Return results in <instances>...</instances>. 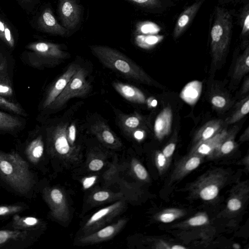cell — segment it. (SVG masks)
I'll return each mask as SVG.
<instances>
[{"label": "cell", "mask_w": 249, "mask_h": 249, "mask_svg": "<svg viewBox=\"0 0 249 249\" xmlns=\"http://www.w3.org/2000/svg\"><path fill=\"white\" fill-rule=\"evenodd\" d=\"M0 178L22 195L27 194L34 184L28 163L15 152L0 151Z\"/></svg>", "instance_id": "obj_1"}, {"label": "cell", "mask_w": 249, "mask_h": 249, "mask_svg": "<svg viewBox=\"0 0 249 249\" xmlns=\"http://www.w3.org/2000/svg\"><path fill=\"white\" fill-rule=\"evenodd\" d=\"M90 49L107 68L126 78L145 84H152L151 78L141 67L119 51L102 45H92Z\"/></svg>", "instance_id": "obj_2"}, {"label": "cell", "mask_w": 249, "mask_h": 249, "mask_svg": "<svg viewBox=\"0 0 249 249\" xmlns=\"http://www.w3.org/2000/svg\"><path fill=\"white\" fill-rule=\"evenodd\" d=\"M232 26V17L229 12L222 7H217L211 30V53L214 64L221 60L228 51Z\"/></svg>", "instance_id": "obj_3"}, {"label": "cell", "mask_w": 249, "mask_h": 249, "mask_svg": "<svg viewBox=\"0 0 249 249\" xmlns=\"http://www.w3.org/2000/svg\"><path fill=\"white\" fill-rule=\"evenodd\" d=\"M228 177V173L223 169L217 168L210 170L192 182L188 191L193 198L213 202L218 197Z\"/></svg>", "instance_id": "obj_4"}, {"label": "cell", "mask_w": 249, "mask_h": 249, "mask_svg": "<svg viewBox=\"0 0 249 249\" xmlns=\"http://www.w3.org/2000/svg\"><path fill=\"white\" fill-rule=\"evenodd\" d=\"M68 124H60L47 135L48 150L50 154L64 163L75 164L81 160L80 147L71 145L68 139Z\"/></svg>", "instance_id": "obj_5"}, {"label": "cell", "mask_w": 249, "mask_h": 249, "mask_svg": "<svg viewBox=\"0 0 249 249\" xmlns=\"http://www.w3.org/2000/svg\"><path fill=\"white\" fill-rule=\"evenodd\" d=\"M29 50L25 54L28 64L38 69L43 68L56 61L65 58L68 53L63 51L60 45L48 42H36L27 47Z\"/></svg>", "instance_id": "obj_6"}, {"label": "cell", "mask_w": 249, "mask_h": 249, "mask_svg": "<svg viewBox=\"0 0 249 249\" xmlns=\"http://www.w3.org/2000/svg\"><path fill=\"white\" fill-rule=\"evenodd\" d=\"M90 88V85L86 79V71L79 67L64 90L48 108L56 109L72 98L83 97L88 94Z\"/></svg>", "instance_id": "obj_7"}, {"label": "cell", "mask_w": 249, "mask_h": 249, "mask_svg": "<svg viewBox=\"0 0 249 249\" xmlns=\"http://www.w3.org/2000/svg\"><path fill=\"white\" fill-rule=\"evenodd\" d=\"M124 207L125 202L119 200L95 212L84 224L82 228L84 234L92 233L103 228L119 214Z\"/></svg>", "instance_id": "obj_8"}, {"label": "cell", "mask_w": 249, "mask_h": 249, "mask_svg": "<svg viewBox=\"0 0 249 249\" xmlns=\"http://www.w3.org/2000/svg\"><path fill=\"white\" fill-rule=\"evenodd\" d=\"M43 194L52 215L59 221H68L70 216V210L63 191L59 188L52 187L45 189Z\"/></svg>", "instance_id": "obj_9"}, {"label": "cell", "mask_w": 249, "mask_h": 249, "mask_svg": "<svg viewBox=\"0 0 249 249\" xmlns=\"http://www.w3.org/2000/svg\"><path fill=\"white\" fill-rule=\"evenodd\" d=\"M36 230H0V249L30 245L35 239Z\"/></svg>", "instance_id": "obj_10"}, {"label": "cell", "mask_w": 249, "mask_h": 249, "mask_svg": "<svg viewBox=\"0 0 249 249\" xmlns=\"http://www.w3.org/2000/svg\"><path fill=\"white\" fill-rule=\"evenodd\" d=\"M249 198L248 180L237 182L230 190L227 202L226 213L233 215L240 213L247 204Z\"/></svg>", "instance_id": "obj_11"}, {"label": "cell", "mask_w": 249, "mask_h": 249, "mask_svg": "<svg viewBox=\"0 0 249 249\" xmlns=\"http://www.w3.org/2000/svg\"><path fill=\"white\" fill-rule=\"evenodd\" d=\"M126 222L125 219H121L116 223L92 233L82 235L79 238L78 242L83 244H91L110 239L121 231Z\"/></svg>", "instance_id": "obj_12"}, {"label": "cell", "mask_w": 249, "mask_h": 249, "mask_svg": "<svg viewBox=\"0 0 249 249\" xmlns=\"http://www.w3.org/2000/svg\"><path fill=\"white\" fill-rule=\"evenodd\" d=\"M79 67V65L76 64H71L68 67L66 71L52 85L47 92L42 104L41 108L43 109H47L55 101L58 96L64 90Z\"/></svg>", "instance_id": "obj_13"}, {"label": "cell", "mask_w": 249, "mask_h": 249, "mask_svg": "<svg viewBox=\"0 0 249 249\" xmlns=\"http://www.w3.org/2000/svg\"><path fill=\"white\" fill-rule=\"evenodd\" d=\"M58 11L63 27L67 30L75 28L80 17V8L76 1L59 0Z\"/></svg>", "instance_id": "obj_14"}, {"label": "cell", "mask_w": 249, "mask_h": 249, "mask_svg": "<svg viewBox=\"0 0 249 249\" xmlns=\"http://www.w3.org/2000/svg\"><path fill=\"white\" fill-rule=\"evenodd\" d=\"M204 158L190 153L182 158L176 165L171 175L169 183L179 181L197 168Z\"/></svg>", "instance_id": "obj_15"}, {"label": "cell", "mask_w": 249, "mask_h": 249, "mask_svg": "<svg viewBox=\"0 0 249 249\" xmlns=\"http://www.w3.org/2000/svg\"><path fill=\"white\" fill-rule=\"evenodd\" d=\"M230 131L226 128H222L211 138L194 145L190 153L212 160L216 149L228 135Z\"/></svg>", "instance_id": "obj_16"}, {"label": "cell", "mask_w": 249, "mask_h": 249, "mask_svg": "<svg viewBox=\"0 0 249 249\" xmlns=\"http://www.w3.org/2000/svg\"><path fill=\"white\" fill-rule=\"evenodd\" d=\"M91 132L104 144L111 148H118L122 145L121 141L104 122L98 121L90 127Z\"/></svg>", "instance_id": "obj_17"}, {"label": "cell", "mask_w": 249, "mask_h": 249, "mask_svg": "<svg viewBox=\"0 0 249 249\" xmlns=\"http://www.w3.org/2000/svg\"><path fill=\"white\" fill-rule=\"evenodd\" d=\"M39 28L45 32L59 36H65L68 30L61 25L50 8H45L38 19Z\"/></svg>", "instance_id": "obj_18"}, {"label": "cell", "mask_w": 249, "mask_h": 249, "mask_svg": "<svg viewBox=\"0 0 249 249\" xmlns=\"http://www.w3.org/2000/svg\"><path fill=\"white\" fill-rule=\"evenodd\" d=\"M205 0H197L179 15L173 31L174 39L179 37L191 23Z\"/></svg>", "instance_id": "obj_19"}, {"label": "cell", "mask_w": 249, "mask_h": 249, "mask_svg": "<svg viewBox=\"0 0 249 249\" xmlns=\"http://www.w3.org/2000/svg\"><path fill=\"white\" fill-rule=\"evenodd\" d=\"M172 111L170 107L164 108L157 116L154 124L156 138L161 140L170 133L172 126Z\"/></svg>", "instance_id": "obj_20"}, {"label": "cell", "mask_w": 249, "mask_h": 249, "mask_svg": "<svg viewBox=\"0 0 249 249\" xmlns=\"http://www.w3.org/2000/svg\"><path fill=\"white\" fill-rule=\"evenodd\" d=\"M112 85L114 89L126 100L137 104L145 103V95L137 88L120 82H114Z\"/></svg>", "instance_id": "obj_21"}, {"label": "cell", "mask_w": 249, "mask_h": 249, "mask_svg": "<svg viewBox=\"0 0 249 249\" xmlns=\"http://www.w3.org/2000/svg\"><path fill=\"white\" fill-rule=\"evenodd\" d=\"M44 151V144L41 135L33 138L27 143L25 153L28 160L34 164L39 163Z\"/></svg>", "instance_id": "obj_22"}, {"label": "cell", "mask_w": 249, "mask_h": 249, "mask_svg": "<svg viewBox=\"0 0 249 249\" xmlns=\"http://www.w3.org/2000/svg\"><path fill=\"white\" fill-rule=\"evenodd\" d=\"M223 121L212 120L204 124L196 133L193 139L194 145L205 141L216 134L223 128Z\"/></svg>", "instance_id": "obj_23"}, {"label": "cell", "mask_w": 249, "mask_h": 249, "mask_svg": "<svg viewBox=\"0 0 249 249\" xmlns=\"http://www.w3.org/2000/svg\"><path fill=\"white\" fill-rule=\"evenodd\" d=\"M23 123L18 117L0 111V132L11 133L22 127Z\"/></svg>", "instance_id": "obj_24"}, {"label": "cell", "mask_w": 249, "mask_h": 249, "mask_svg": "<svg viewBox=\"0 0 249 249\" xmlns=\"http://www.w3.org/2000/svg\"><path fill=\"white\" fill-rule=\"evenodd\" d=\"M210 224L209 218L207 214L203 212L198 213L183 222L174 225L179 229H197L206 227Z\"/></svg>", "instance_id": "obj_25"}, {"label": "cell", "mask_w": 249, "mask_h": 249, "mask_svg": "<svg viewBox=\"0 0 249 249\" xmlns=\"http://www.w3.org/2000/svg\"><path fill=\"white\" fill-rule=\"evenodd\" d=\"M41 225L40 220L35 217H20L15 215L13 218L12 226L15 229L36 230H38Z\"/></svg>", "instance_id": "obj_26"}, {"label": "cell", "mask_w": 249, "mask_h": 249, "mask_svg": "<svg viewBox=\"0 0 249 249\" xmlns=\"http://www.w3.org/2000/svg\"><path fill=\"white\" fill-rule=\"evenodd\" d=\"M236 130L230 131L228 135L221 142L216 149L213 159H216L226 156L232 152L236 147L235 136Z\"/></svg>", "instance_id": "obj_27"}, {"label": "cell", "mask_w": 249, "mask_h": 249, "mask_svg": "<svg viewBox=\"0 0 249 249\" xmlns=\"http://www.w3.org/2000/svg\"><path fill=\"white\" fill-rule=\"evenodd\" d=\"M185 213V211L183 209L170 208L159 212L155 214L154 218L159 222L168 223L183 217Z\"/></svg>", "instance_id": "obj_28"}, {"label": "cell", "mask_w": 249, "mask_h": 249, "mask_svg": "<svg viewBox=\"0 0 249 249\" xmlns=\"http://www.w3.org/2000/svg\"><path fill=\"white\" fill-rule=\"evenodd\" d=\"M249 71V47L246 49L237 59L233 71V78L236 80L241 79Z\"/></svg>", "instance_id": "obj_29"}, {"label": "cell", "mask_w": 249, "mask_h": 249, "mask_svg": "<svg viewBox=\"0 0 249 249\" xmlns=\"http://www.w3.org/2000/svg\"><path fill=\"white\" fill-rule=\"evenodd\" d=\"M249 112V96H247L243 99L236 109L229 117L225 120V124H234L248 114Z\"/></svg>", "instance_id": "obj_30"}, {"label": "cell", "mask_w": 249, "mask_h": 249, "mask_svg": "<svg viewBox=\"0 0 249 249\" xmlns=\"http://www.w3.org/2000/svg\"><path fill=\"white\" fill-rule=\"evenodd\" d=\"M123 128L128 132H133L141 125L142 118L138 115H124L120 118Z\"/></svg>", "instance_id": "obj_31"}, {"label": "cell", "mask_w": 249, "mask_h": 249, "mask_svg": "<svg viewBox=\"0 0 249 249\" xmlns=\"http://www.w3.org/2000/svg\"><path fill=\"white\" fill-rule=\"evenodd\" d=\"M0 107L12 112L18 115L27 116L25 110L18 104L1 96H0Z\"/></svg>", "instance_id": "obj_32"}, {"label": "cell", "mask_w": 249, "mask_h": 249, "mask_svg": "<svg viewBox=\"0 0 249 249\" xmlns=\"http://www.w3.org/2000/svg\"><path fill=\"white\" fill-rule=\"evenodd\" d=\"M0 38L9 47L15 46V41L8 24L0 19Z\"/></svg>", "instance_id": "obj_33"}, {"label": "cell", "mask_w": 249, "mask_h": 249, "mask_svg": "<svg viewBox=\"0 0 249 249\" xmlns=\"http://www.w3.org/2000/svg\"><path fill=\"white\" fill-rule=\"evenodd\" d=\"M132 169L137 178L145 182L149 181V174L147 170L138 160L136 159L133 160L132 161Z\"/></svg>", "instance_id": "obj_34"}, {"label": "cell", "mask_w": 249, "mask_h": 249, "mask_svg": "<svg viewBox=\"0 0 249 249\" xmlns=\"http://www.w3.org/2000/svg\"><path fill=\"white\" fill-rule=\"evenodd\" d=\"M154 161L156 168L160 175L163 174L167 170L170 162L161 151H158L154 156Z\"/></svg>", "instance_id": "obj_35"}, {"label": "cell", "mask_w": 249, "mask_h": 249, "mask_svg": "<svg viewBox=\"0 0 249 249\" xmlns=\"http://www.w3.org/2000/svg\"><path fill=\"white\" fill-rule=\"evenodd\" d=\"M14 95L12 83L9 77L0 79V96L11 98Z\"/></svg>", "instance_id": "obj_36"}, {"label": "cell", "mask_w": 249, "mask_h": 249, "mask_svg": "<svg viewBox=\"0 0 249 249\" xmlns=\"http://www.w3.org/2000/svg\"><path fill=\"white\" fill-rule=\"evenodd\" d=\"M196 82H193L190 83L188 86H186L184 90L183 91V97L185 99L186 102L188 101L189 98L195 99L198 97V86L199 82H197L195 87Z\"/></svg>", "instance_id": "obj_37"}, {"label": "cell", "mask_w": 249, "mask_h": 249, "mask_svg": "<svg viewBox=\"0 0 249 249\" xmlns=\"http://www.w3.org/2000/svg\"><path fill=\"white\" fill-rule=\"evenodd\" d=\"M249 34V4L243 11L242 18V31L241 36H246Z\"/></svg>", "instance_id": "obj_38"}, {"label": "cell", "mask_w": 249, "mask_h": 249, "mask_svg": "<svg viewBox=\"0 0 249 249\" xmlns=\"http://www.w3.org/2000/svg\"><path fill=\"white\" fill-rule=\"evenodd\" d=\"M23 207L21 205L0 206V216H6L23 211Z\"/></svg>", "instance_id": "obj_39"}, {"label": "cell", "mask_w": 249, "mask_h": 249, "mask_svg": "<svg viewBox=\"0 0 249 249\" xmlns=\"http://www.w3.org/2000/svg\"><path fill=\"white\" fill-rule=\"evenodd\" d=\"M154 241L153 245L154 246V248L156 249H184L186 248L181 245L173 244L163 240L158 239Z\"/></svg>", "instance_id": "obj_40"}, {"label": "cell", "mask_w": 249, "mask_h": 249, "mask_svg": "<svg viewBox=\"0 0 249 249\" xmlns=\"http://www.w3.org/2000/svg\"><path fill=\"white\" fill-rule=\"evenodd\" d=\"M113 195L107 191H99L94 193L92 196V199L96 202H102L108 200L112 197Z\"/></svg>", "instance_id": "obj_41"}, {"label": "cell", "mask_w": 249, "mask_h": 249, "mask_svg": "<svg viewBox=\"0 0 249 249\" xmlns=\"http://www.w3.org/2000/svg\"><path fill=\"white\" fill-rule=\"evenodd\" d=\"M143 7L154 8L160 7L161 2L160 0H129Z\"/></svg>", "instance_id": "obj_42"}, {"label": "cell", "mask_w": 249, "mask_h": 249, "mask_svg": "<svg viewBox=\"0 0 249 249\" xmlns=\"http://www.w3.org/2000/svg\"><path fill=\"white\" fill-rule=\"evenodd\" d=\"M176 146V143L175 142H170L163 148L161 151L170 162H171Z\"/></svg>", "instance_id": "obj_43"}, {"label": "cell", "mask_w": 249, "mask_h": 249, "mask_svg": "<svg viewBox=\"0 0 249 249\" xmlns=\"http://www.w3.org/2000/svg\"><path fill=\"white\" fill-rule=\"evenodd\" d=\"M76 129L74 124L68 125L67 135L70 144L72 146L77 145L75 144L76 140Z\"/></svg>", "instance_id": "obj_44"}, {"label": "cell", "mask_w": 249, "mask_h": 249, "mask_svg": "<svg viewBox=\"0 0 249 249\" xmlns=\"http://www.w3.org/2000/svg\"><path fill=\"white\" fill-rule=\"evenodd\" d=\"M211 103L213 107L222 108L226 106L227 101L226 98L223 96L216 95L212 98Z\"/></svg>", "instance_id": "obj_45"}, {"label": "cell", "mask_w": 249, "mask_h": 249, "mask_svg": "<svg viewBox=\"0 0 249 249\" xmlns=\"http://www.w3.org/2000/svg\"><path fill=\"white\" fill-rule=\"evenodd\" d=\"M104 162L100 159H94L88 164V167L90 171H98L104 166Z\"/></svg>", "instance_id": "obj_46"}, {"label": "cell", "mask_w": 249, "mask_h": 249, "mask_svg": "<svg viewBox=\"0 0 249 249\" xmlns=\"http://www.w3.org/2000/svg\"><path fill=\"white\" fill-rule=\"evenodd\" d=\"M8 64L5 58L0 54V79L8 77Z\"/></svg>", "instance_id": "obj_47"}, {"label": "cell", "mask_w": 249, "mask_h": 249, "mask_svg": "<svg viewBox=\"0 0 249 249\" xmlns=\"http://www.w3.org/2000/svg\"><path fill=\"white\" fill-rule=\"evenodd\" d=\"M97 177L92 176L85 178L82 181V185L85 189L91 187L95 183Z\"/></svg>", "instance_id": "obj_48"}, {"label": "cell", "mask_w": 249, "mask_h": 249, "mask_svg": "<svg viewBox=\"0 0 249 249\" xmlns=\"http://www.w3.org/2000/svg\"><path fill=\"white\" fill-rule=\"evenodd\" d=\"M249 139V127L248 126L239 138L240 142L247 141Z\"/></svg>", "instance_id": "obj_49"}, {"label": "cell", "mask_w": 249, "mask_h": 249, "mask_svg": "<svg viewBox=\"0 0 249 249\" xmlns=\"http://www.w3.org/2000/svg\"><path fill=\"white\" fill-rule=\"evenodd\" d=\"M144 132L142 130H137L134 132V137L137 140H141L144 137Z\"/></svg>", "instance_id": "obj_50"}, {"label": "cell", "mask_w": 249, "mask_h": 249, "mask_svg": "<svg viewBox=\"0 0 249 249\" xmlns=\"http://www.w3.org/2000/svg\"><path fill=\"white\" fill-rule=\"evenodd\" d=\"M249 78H247V79L245 81L243 87H242V93H245L249 91Z\"/></svg>", "instance_id": "obj_51"}, {"label": "cell", "mask_w": 249, "mask_h": 249, "mask_svg": "<svg viewBox=\"0 0 249 249\" xmlns=\"http://www.w3.org/2000/svg\"><path fill=\"white\" fill-rule=\"evenodd\" d=\"M249 155L248 154L246 156V157H245V158L243 160V163L245 165V166L247 168L248 170H249Z\"/></svg>", "instance_id": "obj_52"}, {"label": "cell", "mask_w": 249, "mask_h": 249, "mask_svg": "<svg viewBox=\"0 0 249 249\" xmlns=\"http://www.w3.org/2000/svg\"><path fill=\"white\" fill-rule=\"evenodd\" d=\"M157 104V101L156 100H153L152 102V105L153 106H155Z\"/></svg>", "instance_id": "obj_53"}, {"label": "cell", "mask_w": 249, "mask_h": 249, "mask_svg": "<svg viewBox=\"0 0 249 249\" xmlns=\"http://www.w3.org/2000/svg\"><path fill=\"white\" fill-rule=\"evenodd\" d=\"M21 0L26 1V2H29V1H32L33 0Z\"/></svg>", "instance_id": "obj_54"}]
</instances>
